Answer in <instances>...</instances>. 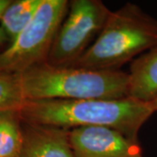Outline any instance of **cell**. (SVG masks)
Masks as SVG:
<instances>
[{
  "mask_svg": "<svg viewBox=\"0 0 157 157\" xmlns=\"http://www.w3.org/2000/svg\"><path fill=\"white\" fill-rule=\"evenodd\" d=\"M23 121L71 130L107 127L138 140L140 128L155 110L150 103L122 99L25 101L18 109Z\"/></svg>",
  "mask_w": 157,
  "mask_h": 157,
  "instance_id": "cell-1",
  "label": "cell"
},
{
  "mask_svg": "<svg viewBox=\"0 0 157 157\" xmlns=\"http://www.w3.org/2000/svg\"><path fill=\"white\" fill-rule=\"evenodd\" d=\"M19 80L25 101L128 97L129 74L121 70L55 67L45 62L19 73Z\"/></svg>",
  "mask_w": 157,
  "mask_h": 157,
  "instance_id": "cell-2",
  "label": "cell"
},
{
  "mask_svg": "<svg viewBox=\"0 0 157 157\" xmlns=\"http://www.w3.org/2000/svg\"><path fill=\"white\" fill-rule=\"evenodd\" d=\"M155 47L157 19L137 5L127 3L111 12L99 37L74 67L120 70Z\"/></svg>",
  "mask_w": 157,
  "mask_h": 157,
  "instance_id": "cell-3",
  "label": "cell"
},
{
  "mask_svg": "<svg viewBox=\"0 0 157 157\" xmlns=\"http://www.w3.org/2000/svg\"><path fill=\"white\" fill-rule=\"evenodd\" d=\"M67 0H43L33 20L0 53V73H19L47 62L69 10Z\"/></svg>",
  "mask_w": 157,
  "mask_h": 157,
  "instance_id": "cell-4",
  "label": "cell"
},
{
  "mask_svg": "<svg viewBox=\"0 0 157 157\" xmlns=\"http://www.w3.org/2000/svg\"><path fill=\"white\" fill-rule=\"evenodd\" d=\"M112 11L101 0H73L52 46L47 63L73 67L94 43Z\"/></svg>",
  "mask_w": 157,
  "mask_h": 157,
  "instance_id": "cell-5",
  "label": "cell"
},
{
  "mask_svg": "<svg viewBox=\"0 0 157 157\" xmlns=\"http://www.w3.org/2000/svg\"><path fill=\"white\" fill-rule=\"evenodd\" d=\"M73 157H143L139 140L107 127H81L70 130Z\"/></svg>",
  "mask_w": 157,
  "mask_h": 157,
  "instance_id": "cell-6",
  "label": "cell"
},
{
  "mask_svg": "<svg viewBox=\"0 0 157 157\" xmlns=\"http://www.w3.org/2000/svg\"><path fill=\"white\" fill-rule=\"evenodd\" d=\"M23 146L19 157H73L70 130L22 121Z\"/></svg>",
  "mask_w": 157,
  "mask_h": 157,
  "instance_id": "cell-7",
  "label": "cell"
},
{
  "mask_svg": "<svg viewBox=\"0 0 157 157\" xmlns=\"http://www.w3.org/2000/svg\"><path fill=\"white\" fill-rule=\"evenodd\" d=\"M128 97L145 103L157 98V47L134 59L130 66Z\"/></svg>",
  "mask_w": 157,
  "mask_h": 157,
  "instance_id": "cell-8",
  "label": "cell"
},
{
  "mask_svg": "<svg viewBox=\"0 0 157 157\" xmlns=\"http://www.w3.org/2000/svg\"><path fill=\"white\" fill-rule=\"evenodd\" d=\"M43 0L12 1L1 18V26L12 43L31 23Z\"/></svg>",
  "mask_w": 157,
  "mask_h": 157,
  "instance_id": "cell-9",
  "label": "cell"
},
{
  "mask_svg": "<svg viewBox=\"0 0 157 157\" xmlns=\"http://www.w3.org/2000/svg\"><path fill=\"white\" fill-rule=\"evenodd\" d=\"M22 146V120L18 110L0 112V157H19Z\"/></svg>",
  "mask_w": 157,
  "mask_h": 157,
  "instance_id": "cell-10",
  "label": "cell"
},
{
  "mask_svg": "<svg viewBox=\"0 0 157 157\" xmlns=\"http://www.w3.org/2000/svg\"><path fill=\"white\" fill-rule=\"evenodd\" d=\"M25 101L19 74L0 73V112L18 110Z\"/></svg>",
  "mask_w": 157,
  "mask_h": 157,
  "instance_id": "cell-11",
  "label": "cell"
},
{
  "mask_svg": "<svg viewBox=\"0 0 157 157\" xmlns=\"http://www.w3.org/2000/svg\"><path fill=\"white\" fill-rule=\"evenodd\" d=\"M11 0H0V20L3 17L6 10L8 8V6L11 4Z\"/></svg>",
  "mask_w": 157,
  "mask_h": 157,
  "instance_id": "cell-12",
  "label": "cell"
},
{
  "mask_svg": "<svg viewBox=\"0 0 157 157\" xmlns=\"http://www.w3.org/2000/svg\"><path fill=\"white\" fill-rule=\"evenodd\" d=\"M9 41V39L6 35L5 30L0 25V45H4Z\"/></svg>",
  "mask_w": 157,
  "mask_h": 157,
  "instance_id": "cell-13",
  "label": "cell"
},
{
  "mask_svg": "<svg viewBox=\"0 0 157 157\" xmlns=\"http://www.w3.org/2000/svg\"><path fill=\"white\" fill-rule=\"evenodd\" d=\"M150 104H151L152 107L154 108L155 112H157V98L155 100V101H153L152 103H150Z\"/></svg>",
  "mask_w": 157,
  "mask_h": 157,
  "instance_id": "cell-14",
  "label": "cell"
},
{
  "mask_svg": "<svg viewBox=\"0 0 157 157\" xmlns=\"http://www.w3.org/2000/svg\"><path fill=\"white\" fill-rule=\"evenodd\" d=\"M0 53H1V52H0Z\"/></svg>",
  "mask_w": 157,
  "mask_h": 157,
  "instance_id": "cell-15",
  "label": "cell"
}]
</instances>
